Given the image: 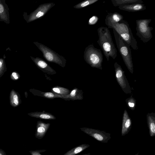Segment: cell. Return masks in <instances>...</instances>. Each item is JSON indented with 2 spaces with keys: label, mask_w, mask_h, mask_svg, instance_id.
I'll use <instances>...</instances> for the list:
<instances>
[{
  "label": "cell",
  "mask_w": 155,
  "mask_h": 155,
  "mask_svg": "<svg viewBox=\"0 0 155 155\" xmlns=\"http://www.w3.org/2000/svg\"><path fill=\"white\" fill-rule=\"evenodd\" d=\"M99 38L97 42L101 48L107 61L110 57L115 59L117 56V50L113 42L108 28L101 26L97 30Z\"/></svg>",
  "instance_id": "1"
},
{
  "label": "cell",
  "mask_w": 155,
  "mask_h": 155,
  "mask_svg": "<svg viewBox=\"0 0 155 155\" xmlns=\"http://www.w3.org/2000/svg\"><path fill=\"white\" fill-rule=\"evenodd\" d=\"M108 27L114 29L122 39L134 50L138 49L137 42L127 21L123 19L119 22L111 24Z\"/></svg>",
  "instance_id": "2"
},
{
  "label": "cell",
  "mask_w": 155,
  "mask_h": 155,
  "mask_svg": "<svg viewBox=\"0 0 155 155\" xmlns=\"http://www.w3.org/2000/svg\"><path fill=\"white\" fill-rule=\"evenodd\" d=\"M113 30L119 51L128 70L133 74L134 72L133 64L130 47L122 39L114 29H113Z\"/></svg>",
  "instance_id": "3"
},
{
  "label": "cell",
  "mask_w": 155,
  "mask_h": 155,
  "mask_svg": "<svg viewBox=\"0 0 155 155\" xmlns=\"http://www.w3.org/2000/svg\"><path fill=\"white\" fill-rule=\"evenodd\" d=\"M84 58L91 67L102 70L103 55L100 49L95 48L93 44L87 46L84 52Z\"/></svg>",
  "instance_id": "4"
},
{
  "label": "cell",
  "mask_w": 155,
  "mask_h": 155,
  "mask_svg": "<svg viewBox=\"0 0 155 155\" xmlns=\"http://www.w3.org/2000/svg\"><path fill=\"white\" fill-rule=\"evenodd\" d=\"M34 43L41 52L43 57L47 61L55 63L63 68L65 67L67 60L63 56L42 44L38 42Z\"/></svg>",
  "instance_id": "5"
},
{
  "label": "cell",
  "mask_w": 155,
  "mask_h": 155,
  "mask_svg": "<svg viewBox=\"0 0 155 155\" xmlns=\"http://www.w3.org/2000/svg\"><path fill=\"white\" fill-rule=\"evenodd\" d=\"M151 21V19H137L136 24V35L144 43L149 41L153 37L151 31L153 29L149 24Z\"/></svg>",
  "instance_id": "6"
},
{
  "label": "cell",
  "mask_w": 155,
  "mask_h": 155,
  "mask_svg": "<svg viewBox=\"0 0 155 155\" xmlns=\"http://www.w3.org/2000/svg\"><path fill=\"white\" fill-rule=\"evenodd\" d=\"M115 77L118 84L124 92L126 94H131L132 88L127 79L121 66L116 62L114 64Z\"/></svg>",
  "instance_id": "7"
},
{
  "label": "cell",
  "mask_w": 155,
  "mask_h": 155,
  "mask_svg": "<svg viewBox=\"0 0 155 155\" xmlns=\"http://www.w3.org/2000/svg\"><path fill=\"white\" fill-rule=\"evenodd\" d=\"M80 129L85 134L101 143H107L111 138L110 134L103 130L88 127H82Z\"/></svg>",
  "instance_id": "8"
},
{
  "label": "cell",
  "mask_w": 155,
  "mask_h": 155,
  "mask_svg": "<svg viewBox=\"0 0 155 155\" xmlns=\"http://www.w3.org/2000/svg\"><path fill=\"white\" fill-rule=\"evenodd\" d=\"M55 5V4L53 2L40 5L31 15L30 20L32 21L42 18Z\"/></svg>",
  "instance_id": "9"
},
{
  "label": "cell",
  "mask_w": 155,
  "mask_h": 155,
  "mask_svg": "<svg viewBox=\"0 0 155 155\" xmlns=\"http://www.w3.org/2000/svg\"><path fill=\"white\" fill-rule=\"evenodd\" d=\"M37 67L43 72L49 74H54L56 71L43 59L39 57L32 58Z\"/></svg>",
  "instance_id": "10"
},
{
  "label": "cell",
  "mask_w": 155,
  "mask_h": 155,
  "mask_svg": "<svg viewBox=\"0 0 155 155\" xmlns=\"http://www.w3.org/2000/svg\"><path fill=\"white\" fill-rule=\"evenodd\" d=\"M132 120L126 110H125L123 115L121 135L124 136L130 131L132 127Z\"/></svg>",
  "instance_id": "11"
},
{
  "label": "cell",
  "mask_w": 155,
  "mask_h": 155,
  "mask_svg": "<svg viewBox=\"0 0 155 155\" xmlns=\"http://www.w3.org/2000/svg\"><path fill=\"white\" fill-rule=\"evenodd\" d=\"M50 125V123H46L41 120L38 121L35 134V137L38 139H42L45 135Z\"/></svg>",
  "instance_id": "12"
},
{
  "label": "cell",
  "mask_w": 155,
  "mask_h": 155,
  "mask_svg": "<svg viewBox=\"0 0 155 155\" xmlns=\"http://www.w3.org/2000/svg\"><path fill=\"white\" fill-rule=\"evenodd\" d=\"M118 8L120 10L132 12L143 11L146 8L145 5L142 3H134L123 5L118 6Z\"/></svg>",
  "instance_id": "13"
},
{
  "label": "cell",
  "mask_w": 155,
  "mask_h": 155,
  "mask_svg": "<svg viewBox=\"0 0 155 155\" xmlns=\"http://www.w3.org/2000/svg\"><path fill=\"white\" fill-rule=\"evenodd\" d=\"M123 19V16L117 12L110 13L106 16L105 23L108 26L112 23L119 22Z\"/></svg>",
  "instance_id": "14"
},
{
  "label": "cell",
  "mask_w": 155,
  "mask_h": 155,
  "mask_svg": "<svg viewBox=\"0 0 155 155\" xmlns=\"http://www.w3.org/2000/svg\"><path fill=\"white\" fill-rule=\"evenodd\" d=\"M83 92L82 90L75 88L68 94L64 95L63 99L66 100H82L83 98Z\"/></svg>",
  "instance_id": "15"
},
{
  "label": "cell",
  "mask_w": 155,
  "mask_h": 155,
  "mask_svg": "<svg viewBox=\"0 0 155 155\" xmlns=\"http://www.w3.org/2000/svg\"><path fill=\"white\" fill-rule=\"evenodd\" d=\"M147 119L150 135L151 137H153L155 135V113H148Z\"/></svg>",
  "instance_id": "16"
},
{
  "label": "cell",
  "mask_w": 155,
  "mask_h": 155,
  "mask_svg": "<svg viewBox=\"0 0 155 155\" xmlns=\"http://www.w3.org/2000/svg\"><path fill=\"white\" fill-rule=\"evenodd\" d=\"M32 117L41 119L54 120L56 117L50 113L43 111L42 112H36L30 114Z\"/></svg>",
  "instance_id": "17"
},
{
  "label": "cell",
  "mask_w": 155,
  "mask_h": 155,
  "mask_svg": "<svg viewBox=\"0 0 155 155\" xmlns=\"http://www.w3.org/2000/svg\"><path fill=\"white\" fill-rule=\"evenodd\" d=\"M90 146V145L88 144H83L74 147L63 155H76L82 152Z\"/></svg>",
  "instance_id": "18"
},
{
  "label": "cell",
  "mask_w": 155,
  "mask_h": 155,
  "mask_svg": "<svg viewBox=\"0 0 155 155\" xmlns=\"http://www.w3.org/2000/svg\"><path fill=\"white\" fill-rule=\"evenodd\" d=\"M35 95L48 99H53L56 98L63 99L64 96V95H60L51 92H43L41 91L35 90Z\"/></svg>",
  "instance_id": "19"
},
{
  "label": "cell",
  "mask_w": 155,
  "mask_h": 155,
  "mask_svg": "<svg viewBox=\"0 0 155 155\" xmlns=\"http://www.w3.org/2000/svg\"><path fill=\"white\" fill-rule=\"evenodd\" d=\"M113 5L115 7L120 5L134 3H142L143 2L141 0H111Z\"/></svg>",
  "instance_id": "20"
},
{
  "label": "cell",
  "mask_w": 155,
  "mask_h": 155,
  "mask_svg": "<svg viewBox=\"0 0 155 155\" xmlns=\"http://www.w3.org/2000/svg\"><path fill=\"white\" fill-rule=\"evenodd\" d=\"M51 92L61 95H65L69 94L70 90L67 88L58 86H55L51 88Z\"/></svg>",
  "instance_id": "21"
},
{
  "label": "cell",
  "mask_w": 155,
  "mask_h": 155,
  "mask_svg": "<svg viewBox=\"0 0 155 155\" xmlns=\"http://www.w3.org/2000/svg\"><path fill=\"white\" fill-rule=\"evenodd\" d=\"M98 0H86L83 1L74 6V8L81 9L90 5L98 1Z\"/></svg>",
  "instance_id": "22"
},
{
  "label": "cell",
  "mask_w": 155,
  "mask_h": 155,
  "mask_svg": "<svg viewBox=\"0 0 155 155\" xmlns=\"http://www.w3.org/2000/svg\"><path fill=\"white\" fill-rule=\"evenodd\" d=\"M125 101L128 107L132 110H134L136 105V100L133 97L132 94L130 97L127 98Z\"/></svg>",
  "instance_id": "23"
},
{
  "label": "cell",
  "mask_w": 155,
  "mask_h": 155,
  "mask_svg": "<svg viewBox=\"0 0 155 155\" xmlns=\"http://www.w3.org/2000/svg\"><path fill=\"white\" fill-rule=\"evenodd\" d=\"M99 20L98 17L96 15H93L90 18L88 21L89 25H93L95 24Z\"/></svg>",
  "instance_id": "24"
},
{
  "label": "cell",
  "mask_w": 155,
  "mask_h": 155,
  "mask_svg": "<svg viewBox=\"0 0 155 155\" xmlns=\"http://www.w3.org/2000/svg\"><path fill=\"white\" fill-rule=\"evenodd\" d=\"M47 151L46 150H31L29 152L31 155H42L41 154V153Z\"/></svg>",
  "instance_id": "25"
},
{
  "label": "cell",
  "mask_w": 155,
  "mask_h": 155,
  "mask_svg": "<svg viewBox=\"0 0 155 155\" xmlns=\"http://www.w3.org/2000/svg\"><path fill=\"white\" fill-rule=\"evenodd\" d=\"M12 101L13 103L15 105H18L19 103L18 97L17 95L15 94L13 95Z\"/></svg>",
  "instance_id": "26"
},
{
  "label": "cell",
  "mask_w": 155,
  "mask_h": 155,
  "mask_svg": "<svg viewBox=\"0 0 155 155\" xmlns=\"http://www.w3.org/2000/svg\"><path fill=\"white\" fill-rule=\"evenodd\" d=\"M13 77L15 80H17L18 78V76L17 74L15 72H13L12 74Z\"/></svg>",
  "instance_id": "27"
},
{
  "label": "cell",
  "mask_w": 155,
  "mask_h": 155,
  "mask_svg": "<svg viewBox=\"0 0 155 155\" xmlns=\"http://www.w3.org/2000/svg\"><path fill=\"white\" fill-rule=\"evenodd\" d=\"M4 10V8L3 5L0 4V13H2Z\"/></svg>",
  "instance_id": "28"
},
{
  "label": "cell",
  "mask_w": 155,
  "mask_h": 155,
  "mask_svg": "<svg viewBox=\"0 0 155 155\" xmlns=\"http://www.w3.org/2000/svg\"><path fill=\"white\" fill-rule=\"evenodd\" d=\"M0 155H6L4 151L1 149H0Z\"/></svg>",
  "instance_id": "29"
},
{
  "label": "cell",
  "mask_w": 155,
  "mask_h": 155,
  "mask_svg": "<svg viewBox=\"0 0 155 155\" xmlns=\"http://www.w3.org/2000/svg\"><path fill=\"white\" fill-rule=\"evenodd\" d=\"M2 63L1 61H0V68L2 67Z\"/></svg>",
  "instance_id": "30"
},
{
  "label": "cell",
  "mask_w": 155,
  "mask_h": 155,
  "mask_svg": "<svg viewBox=\"0 0 155 155\" xmlns=\"http://www.w3.org/2000/svg\"><path fill=\"white\" fill-rule=\"evenodd\" d=\"M91 154L90 153H87V154H84L82 155H90Z\"/></svg>",
  "instance_id": "31"
},
{
  "label": "cell",
  "mask_w": 155,
  "mask_h": 155,
  "mask_svg": "<svg viewBox=\"0 0 155 155\" xmlns=\"http://www.w3.org/2000/svg\"><path fill=\"white\" fill-rule=\"evenodd\" d=\"M139 155V152H138L135 155Z\"/></svg>",
  "instance_id": "32"
}]
</instances>
